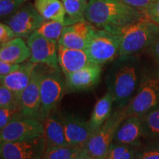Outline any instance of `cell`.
Segmentation results:
<instances>
[{
	"label": "cell",
	"mask_w": 159,
	"mask_h": 159,
	"mask_svg": "<svg viewBox=\"0 0 159 159\" xmlns=\"http://www.w3.org/2000/svg\"><path fill=\"white\" fill-rule=\"evenodd\" d=\"M84 14L89 22L102 29L125 27L146 18L140 9L122 0H91Z\"/></svg>",
	"instance_id": "obj_1"
},
{
	"label": "cell",
	"mask_w": 159,
	"mask_h": 159,
	"mask_svg": "<svg viewBox=\"0 0 159 159\" xmlns=\"http://www.w3.org/2000/svg\"><path fill=\"white\" fill-rule=\"evenodd\" d=\"M143 77L131 56L119 57L105 77L108 91L112 94L116 109L123 108L138 91Z\"/></svg>",
	"instance_id": "obj_2"
},
{
	"label": "cell",
	"mask_w": 159,
	"mask_h": 159,
	"mask_svg": "<svg viewBox=\"0 0 159 159\" xmlns=\"http://www.w3.org/2000/svg\"><path fill=\"white\" fill-rule=\"evenodd\" d=\"M105 30L120 38L119 57L131 56L151 47L159 39V25L147 18L125 27H111Z\"/></svg>",
	"instance_id": "obj_3"
},
{
	"label": "cell",
	"mask_w": 159,
	"mask_h": 159,
	"mask_svg": "<svg viewBox=\"0 0 159 159\" xmlns=\"http://www.w3.org/2000/svg\"><path fill=\"white\" fill-rule=\"evenodd\" d=\"M41 65V64H40ZM41 67V117L40 121L50 115L62 100L67 90L66 79L61 75V69H55L45 65Z\"/></svg>",
	"instance_id": "obj_4"
},
{
	"label": "cell",
	"mask_w": 159,
	"mask_h": 159,
	"mask_svg": "<svg viewBox=\"0 0 159 159\" xmlns=\"http://www.w3.org/2000/svg\"><path fill=\"white\" fill-rule=\"evenodd\" d=\"M159 107V74L143 77L139 88L130 102L125 107L127 116H143Z\"/></svg>",
	"instance_id": "obj_5"
},
{
	"label": "cell",
	"mask_w": 159,
	"mask_h": 159,
	"mask_svg": "<svg viewBox=\"0 0 159 159\" xmlns=\"http://www.w3.org/2000/svg\"><path fill=\"white\" fill-rule=\"evenodd\" d=\"M125 117L124 108L116 109L102 127L91 136L84 148L93 159L106 158L116 129Z\"/></svg>",
	"instance_id": "obj_6"
},
{
	"label": "cell",
	"mask_w": 159,
	"mask_h": 159,
	"mask_svg": "<svg viewBox=\"0 0 159 159\" xmlns=\"http://www.w3.org/2000/svg\"><path fill=\"white\" fill-rule=\"evenodd\" d=\"M120 38L105 29L95 28L85 52L92 63L103 65L119 56Z\"/></svg>",
	"instance_id": "obj_7"
},
{
	"label": "cell",
	"mask_w": 159,
	"mask_h": 159,
	"mask_svg": "<svg viewBox=\"0 0 159 159\" xmlns=\"http://www.w3.org/2000/svg\"><path fill=\"white\" fill-rule=\"evenodd\" d=\"M42 122L36 119L23 116L18 113L0 132V142H10L43 136Z\"/></svg>",
	"instance_id": "obj_8"
},
{
	"label": "cell",
	"mask_w": 159,
	"mask_h": 159,
	"mask_svg": "<svg viewBox=\"0 0 159 159\" xmlns=\"http://www.w3.org/2000/svg\"><path fill=\"white\" fill-rule=\"evenodd\" d=\"M46 152L44 136L1 142V159H43Z\"/></svg>",
	"instance_id": "obj_9"
},
{
	"label": "cell",
	"mask_w": 159,
	"mask_h": 159,
	"mask_svg": "<svg viewBox=\"0 0 159 159\" xmlns=\"http://www.w3.org/2000/svg\"><path fill=\"white\" fill-rule=\"evenodd\" d=\"M27 43L31 50L29 61L36 64L47 65L55 69H61L57 60L58 41L47 39L34 32L27 39Z\"/></svg>",
	"instance_id": "obj_10"
},
{
	"label": "cell",
	"mask_w": 159,
	"mask_h": 159,
	"mask_svg": "<svg viewBox=\"0 0 159 159\" xmlns=\"http://www.w3.org/2000/svg\"><path fill=\"white\" fill-rule=\"evenodd\" d=\"M44 20L36 11L34 5L25 3L16 13L5 20L4 23L11 27L16 37L28 39Z\"/></svg>",
	"instance_id": "obj_11"
},
{
	"label": "cell",
	"mask_w": 159,
	"mask_h": 159,
	"mask_svg": "<svg viewBox=\"0 0 159 159\" xmlns=\"http://www.w3.org/2000/svg\"><path fill=\"white\" fill-rule=\"evenodd\" d=\"M41 67L37 64L28 85L20 96V113L23 116L36 119L40 121L41 117Z\"/></svg>",
	"instance_id": "obj_12"
},
{
	"label": "cell",
	"mask_w": 159,
	"mask_h": 159,
	"mask_svg": "<svg viewBox=\"0 0 159 159\" xmlns=\"http://www.w3.org/2000/svg\"><path fill=\"white\" fill-rule=\"evenodd\" d=\"M64 126L66 138L69 146L84 148L87 142L94 134L89 124L71 114H61Z\"/></svg>",
	"instance_id": "obj_13"
},
{
	"label": "cell",
	"mask_w": 159,
	"mask_h": 159,
	"mask_svg": "<svg viewBox=\"0 0 159 159\" xmlns=\"http://www.w3.org/2000/svg\"><path fill=\"white\" fill-rule=\"evenodd\" d=\"M101 71L102 66L92 63L69 75L65 77L67 90L78 92L94 89L100 80Z\"/></svg>",
	"instance_id": "obj_14"
},
{
	"label": "cell",
	"mask_w": 159,
	"mask_h": 159,
	"mask_svg": "<svg viewBox=\"0 0 159 159\" xmlns=\"http://www.w3.org/2000/svg\"><path fill=\"white\" fill-rule=\"evenodd\" d=\"M94 29L91 24L85 21L64 26L58 44L69 49L85 50Z\"/></svg>",
	"instance_id": "obj_15"
},
{
	"label": "cell",
	"mask_w": 159,
	"mask_h": 159,
	"mask_svg": "<svg viewBox=\"0 0 159 159\" xmlns=\"http://www.w3.org/2000/svg\"><path fill=\"white\" fill-rule=\"evenodd\" d=\"M145 136L142 116H129L120 123L115 133L114 142L139 147L141 139Z\"/></svg>",
	"instance_id": "obj_16"
},
{
	"label": "cell",
	"mask_w": 159,
	"mask_h": 159,
	"mask_svg": "<svg viewBox=\"0 0 159 159\" xmlns=\"http://www.w3.org/2000/svg\"><path fill=\"white\" fill-rule=\"evenodd\" d=\"M57 60L65 77L92 63L85 50L66 48L60 44L57 47Z\"/></svg>",
	"instance_id": "obj_17"
},
{
	"label": "cell",
	"mask_w": 159,
	"mask_h": 159,
	"mask_svg": "<svg viewBox=\"0 0 159 159\" xmlns=\"http://www.w3.org/2000/svg\"><path fill=\"white\" fill-rule=\"evenodd\" d=\"M46 142V150L57 147L69 146L66 138L64 126L61 114L54 112L47 116L42 122Z\"/></svg>",
	"instance_id": "obj_18"
},
{
	"label": "cell",
	"mask_w": 159,
	"mask_h": 159,
	"mask_svg": "<svg viewBox=\"0 0 159 159\" xmlns=\"http://www.w3.org/2000/svg\"><path fill=\"white\" fill-rule=\"evenodd\" d=\"M36 65V63L30 61L22 63L19 70L5 76L0 77L1 85L9 89L20 97L22 91L28 85Z\"/></svg>",
	"instance_id": "obj_19"
},
{
	"label": "cell",
	"mask_w": 159,
	"mask_h": 159,
	"mask_svg": "<svg viewBox=\"0 0 159 159\" xmlns=\"http://www.w3.org/2000/svg\"><path fill=\"white\" fill-rule=\"evenodd\" d=\"M30 57V49L22 38H15L0 47V60L5 62L20 64Z\"/></svg>",
	"instance_id": "obj_20"
},
{
	"label": "cell",
	"mask_w": 159,
	"mask_h": 159,
	"mask_svg": "<svg viewBox=\"0 0 159 159\" xmlns=\"http://www.w3.org/2000/svg\"><path fill=\"white\" fill-rule=\"evenodd\" d=\"M114 105V97L109 91L96 102L89 120V124L94 134L102 127L112 114Z\"/></svg>",
	"instance_id": "obj_21"
},
{
	"label": "cell",
	"mask_w": 159,
	"mask_h": 159,
	"mask_svg": "<svg viewBox=\"0 0 159 159\" xmlns=\"http://www.w3.org/2000/svg\"><path fill=\"white\" fill-rule=\"evenodd\" d=\"M33 5L45 20L64 23L66 11L61 0H35Z\"/></svg>",
	"instance_id": "obj_22"
},
{
	"label": "cell",
	"mask_w": 159,
	"mask_h": 159,
	"mask_svg": "<svg viewBox=\"0 0 159 159\" xmlns=\"http://www.w3.org/2000/svg\"><path fill=\"white\" fill-rule=\"evenodd\" d=\"M64 6L66 16L64 25H72L78 22L85 21L84 11L89 2L85 0H61Z\"/></svg>",
	"instance_id": "obj_23"
},
{
	"label": "cell",
	"mask_w": 159,
	"mask_h": 159,
	"mask_svg": "<svg viewBox=\"0 0 159 159\" xmlns=\"http://www.w3.org/2000/svg\"><path fill=\"white\" fill-rule=\"evenodd\" d=\"M139 147L112 142L105 159H136Z\"/></svg>",
	"instance_id": "obj_24"
},
{
	"label": "cell",
	"mask_w": 159,
	"mask_h": 159,
	"mask_svg": "<svg viewBox=\"0 0 159 159\" xmlns=\"http://www.w3.org/2000/svg\"><path fill=\"white\" fill-rule=\"evenodd\" d=\"M145 136L159 139V107L142 116Z\"/></svg>",
	"instance_id": "obj_25"
},
{
	"label": "cell",
	"mask_w": 159,
	"mask_h": 159,
	"mask_svg": "<svg viewBox=\"0 0 159 159\" xmlns=\"http://www.w3.org/2000/svg\"><path fill=\"white\" fill-rule=\"evenodd\" d=\"M64 26V24L59 21L44 20L35 32L43 37L58 41Z\"/></svg>",
	"instance_id": "obj_26"
},
{
	"label": "cell",
	"mask_w": 159,
	"mask_h": 159,
	"mask_svg": "<svg viewBox=\"0 0 159 159\" xmlns=\"http://www.w3.org/2000/svg\"><path fill=\"white\" fill-rule=\"evenodd\" d=\"M83 148L77 147H57L45 152L43 159H75Z\"/></svg>",
	"instance_id": "obj_27"
},
{
	"label": "cell",
	"mask_w": 159,
	"mask_h": 159,
	"mask_svg": "<svg viewBox=\"0 0 159 159\" xmlns=\"http://www.w3.org/2000/svg\"><path fill=\"white\" fill-rule=\"evenodd\" d=\"M0 108L20 111V97L2 85L0 86Z\"/></svg>",
	"instance_id": "obj_28"
},
{
	"label": "cell",
	"mask_w": 159,
	"mask_h": 159,
	"mask_svg": "<svg viewBox=\"0 0 159 159\" xmlns=\"http://www.w3.org/2000/svg\"><path fill=\"white\" fill-rule=\"evenodd\" d=\"M25 3L22 0H0V17L5 21L12 16Z\"/></svg>",
	"instance_id": "obj_29"
},
{
	"label": "cell",
	"mask_w": 159,
	"mask_h": 159,
	"mask_svg": "<svg viewBox=\"0 0 159 159\" xmlns=\"http://www.w3.org/2000/svg\"><path fill=\"white\" fill-rule=\"evenodd\" d=\"M136 159H159V143L155 142L138 148Z\"/></svg>",
	"instance_id": "obj_30"
},
{
	"label": "cell",
	"mask_w": 159,
	"mask_h": 159,
	"mask_svg": "<svg viewBox=\"0 0 159 159\" xmlns=\"http://www.w3.org/2000/svg\"><path fill=\"white\" fill-rule=\"evenodd\" d=\"M141 11L144 13L147 19L159 25V0Z\"/></svg>",
	"instance_id": "obj_31"
},
{
	"label": "cell",
	"mask_w": 159,
	"mask_h": 159,
	"mask_svg": "<svg viewBox=\"0 0 159 159\" xmlns=\"http://www.w3.org/2000/svg\"><path fill=\"white\" fill-rule=\"evenodd\" d=\"M20 111L0 108V129H3L16 116Z\"/></svg>",
	"instance_id": "obj_32"
},
{
	"label": "cell",
	"mask_w": 159,
	"mask_h": 159,
	"mask_svg": "<svg viewBox=\"0 0 159 159\" xmlns=\"http://www.w3.org/2000/svg\"><path fill=\"white\" fill-rule=\"evenodd\" d=\"M16 38V33L7 24L2 22L0 24V43L1 44L7 43Z\"/></svg>",
	"instance_id": "obj_33"
},
{
	"label": "cell",
	"mask_w": 159,
	"mask_h": 159,
	"mask_svg": "<svg viewBox=\"0 0 159 159\" xmlns=\"http://www.w3.org/2000/svg\"><path fill=\"white\" fill-rule=\"evenodd\" d=\"M21 63H11L5 62V61H0V77L5 76L14 71L19 70L21 68Z\"/></svg>",
	"instance_id": "obj_34"
},
{
	"label": "cell",
	"mask_w": 159,
	"mask_h": 159,
	"mask_svg": "<svg viewBox=\"0 0 159 159\" xmlns=\"http://www.w3.org/2000/svg\"><path fill=\"white\" fill-rule=\"evenodd\" d=\"M129 5L136 7L139 9H143L148 7L151 4L156 2L158 0H122Z\"/></svg>",
	"instance_id": "obj_35"
},
{
	"label": "cell",
	"mask_w": 159,
	"mask_h": 159,
	"mask_svg": "<svg viewBox=\"0 0 159 159\" xmlns=\"http://www.w3.org/2000/svg\"><path fill=\"white\" fill-rule=\"evenodd\" d=\"M150 49L152 55H153L155 58L159 62V39L154 43V44L151 46Z\"/></svg>",
	"instance_id": "obj_36"
},
{
	"label": "cell",
	"mask_w": 159,
	"mask_h": 159,
	"mask_svg": "<svg viewBox=\"0 0 159 159\" xmlns=\"http://www.w3.org/2000/svg\"><path fill=\"white\" fill-rule=\"evenodd\" d=\"M75 159H93V158L92 157H91L90 155L87 152V151L85 150V148H83Z\"/></svg>",
	"instance_id": "obj_37"
},
{
	"label": "cell",
	"mask_w": 159,
	"mask_h": 159,
	"mask_svg": "<svg viewBox=\"0 0 159 159\" xmlns=\"http://www.w3.org/2000/svg\"><path fill=\"white\" fill-rule=\"evenodd\" d=\"M85 1H86V2H90V1H91V0H85Z\"/></svg>",
	"instance_id": "obj_38"
},
{
	"label": "cell",
	"mask_w": 159,
	"mask_h": 159,
	"mask_svg": "<svg viewBox=\"0 0 159 159\" xmlns=\"http://www.w3.org/2000/svg\"><path fill=\"white\" fill-rule=\"evenodd\" d=\"M22 1H25V2H26V1H27V0H22Z\"/></svg>",
	"instance_id": "obj_39"
}]
</instances>
